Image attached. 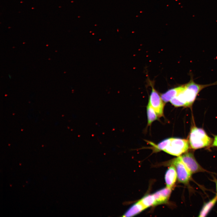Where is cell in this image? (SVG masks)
I'll use <instances>...</instances> for the list:
<instances>
[{
	"mask_svg": "<svg viewBox=\"0 0 217 217\" xmlns=\"http://www.w3.org/2000/svg\"><path fill=\"white\" fill-rule=\"evenodd\" d=\"M215 85H217V81L209 84H198L196 83L193 77H191L190 81L184 85L182 90L170 102L176 107L190 106L195 100L198 94L202 90L208 86Z\"/></svg>",
	"mask_w": 217,
	"mask_h": 217,
	"instance_id": "obj_1",
	"label": "cell"
},
{
	"mask_svg": "<svg viewBox=\"0 0 217 217\" xmlns=\"http://www.w3.org/2000/svg\"><path fill=\"white\" fill-rule=\"evenodd\" d=\"M212 139L203 129L195 126L191 128L189 135V142L192 148L197 149L209 146Z\"/></svg>",
	"mask_w": 217,
	"mask_h": 217,
	"instance_id": "obj_2",
	"label": "cell"
},
{
	"mask_svg": "<svg viewBox=\"0 0 217 217\" xmlns=\"http://www.w3.org/2000/svg\"><path fill=\"white\" fill-rule=\"evenodd\" d=\"M189 147L188 141L184 139L177 138H169L165 152L172 155L179 156L186 152Z\"/></svg>",
	"mask_w": 217,
	"mask_h": 217,
	"instance_id": "obj_3",
	"label": "cell"
},
{
	"mask_svg": "<svg viewBox=\"0 0 217 217\" xmlns=\"http://www.w3.org/2000/svg\"><path fill=\"white\" fill-rule=\"evenodd\" d=\"M173 163L176 170L178 181L182 183H187L192 174L182 161L180 156L174 159Z\"/></svg>",
	"mask_w": 217,
	"mask_h": 217,
	"instance_id": "obj_4",
	"label": "cell"
},
{
	"mask_svg": "<svg viewBox=\"0 0 217 217\" xmlns=\"http://www.w3.org/2000/svg\"><path fill=\"white\" fill-rule=\"evenodd\" d=\"M180 157L191 174L205 171L198 164L192 153H186Z\"/></svg>",
	"mask_w": 217,
	"mask_h": 217,
	"instance_id": "obj_5",
	"label": "cell"
},
{
	"mask_svg": "<svg viewBox=\"0 0 217 217\" xmlns=\"http://www.w3.org/2000/svg\"><path fill=\"white\" fill-rule=\"evenodd\" d=\"M152 90L150 94L149 102L154 109L158 117L163 115L164 104L161 97L155 89L152 86Z\"/></svg>",
	"mask_w": 217,
	"mask_h": 217,
	"instance_id": "obj_6",
	"label": "cell"
},
{
	"mask_svg": "<svg viewBox=\"0 0 217 217\" xmlns=\"http://www.w3.org/2000/svg\"><path fill=\"white\" fill-rule=\"evenodd\" d=\"M171 192V188L166 187L153 194L155 199V205L166 203Z\"/></svg>",
	"mask_w": 217,
	"mask_h": 217,
	"instance_id": "obj_7",
	"label": "cell"
},
{
	"mask_svg": "<svg viewBox=\"0 0 217 217\" xmlns=\"http://www.w3.org/2000/svg\"><path fill=\"white\" fill-rule=\"evenodd\" d=\"M177 178L175 167L172 165L169 167L165 174V180L166 187L171 188L175 184Z\"/></svg>",
	"mask_w": 217,
	"mask_h": 217,
	"instance_id": "obj_8",
	"label": "cell"
},
{
	"mask_svg": "<svg viewBox=\"0 0 217 217\" xmlns=\"http://www.w3.org/2000/svg\"><path fill=\"white\" fill-rule=\"evenodd\" d=\"M184 85L171 89L161 96V98L164 102H167L177 96L182 90Z\"/></svg>",
	"mask_w": 217,
	"mask_h": 217,
	"instance_id": "obj_9",
	"label": "cell"
},
{
	"mask_svg": "<svg viewBox=\"0 0 217 217\" xmlns=\"http://www.w3.org/2000/svg\"><path fill=\"white\" fill-rule=\"evenodd\" d=\"M146 208L140 200L133 205L124 214L123 217H132L141 212Z\"/></svg>",
	"mask_w": 217,
	"mask_h": 217,
	"instance_id": "obj_10",
	"label": "cell"
},
{
	"mask_svg": "<svg viewBox=\"0 0 217 217\" xmlns=\"http://www.w3.org/2000/svg\"><path fill=\"white\" fill-rule=\"evenodd\" d=\"M217 202V194L212 199L205 203L201 209L198 216H206Z\"/></svg>",
	"mask_w": 217,
	"mask_h": 217,
	"instance_id": "obj_11",
	"label": "cell"
},
{
	"mask_svg": "<svg viewBox=\"0 0 217 217\" xmlns=\"http://www.w3.org/2000/svg\"><path fill=\"white\" fill-rule=\"evenodd\" d=\"M148 125H150L154 121L157 119V115L153 108L148 102L147 106Z\"/></svg>",
	"mask_w": 217,
	"mask_h": 217,
	"instance_id": "obj_12",
	"label": "cell"
},
{
	"mask_svg": "<svg viewBox=\"0 0 217 217\" xmlns=\"http://www.w3.org/2000/svg\"><path fill=\"white\" fill-rule=\"evenodd\" d=\"M140 200L146 209L154 206L155 199L153 194L146 195Z\"/></svg>",
	"mask_w": 217,
	"mask_h": 217,
	"instance_id": "obj_13",
	"label": "cell"
},
{
	"mask_svg": "<svg viewBox=\"0 0 217 217\" xmlns=\"http://www.w3.org/2000/svg\"><path fill=\"white\" fill-rule=\"evenodd\" d=\"M168 140L169 138L167 139L163 140L157 145H154V147L156 148L157 150L163 151L167 144Z\"/></svg>",
	"mask_w": 217,
	"mask_h": 217,
	"instance_id": "obj_14",
	"label": "cell"
},
{
	"mask_svg": "<svg viewBox=\"0 0 217 217\" xmlns=\"http://www.w3.org/2000/svg\"><path fill=\"white\" fill-rule=\"evenodd\" d=\"M212 145L217 147V135L215 136Z\"/></svg>",
	"mask_w": 217,
	"mask_h": 217,
	"instance_id": "obj_15",
	"label": "cell"
},
{
	"mask_svg": "<svg viewBox=\"0 0 217 217\" xmlns=\"http://www.w3.org/2000/svg\"><path fill=\"white\" fill-rule=\"evenodd\" d=\"M216 191H217V194H217V181H216Z\"/></svg>",
	"mask_w": 217,
	"mask_h": 217,
	"instance_id": "obj_16",
	"label": "cell"
}]
</instances>
